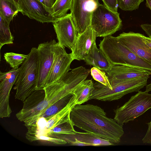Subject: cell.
<instances>
[{
	"label": "cell",
	"mask_w": 151,
	"mask_h": 151,
	"mask_svg": "<svg viewBox=\"0 0 151 151\" xmlns=\"http://www.w3.org/2000/svg\"><path fill=\"white\" fill-rule=\"evenodd\" d=\"M70 117L74 126L114 144L119 143L124 134L122 126L107 117L97 105L76 104L71 109Z\"/></svg>",
	"instance_id": "6da1fadb"
},
{
	"label": "cell",
	"mask_w": 151,
	"mask_h": 151,
	"mask_svg": "<svg viewBox=\"0 0 151 151\" xmlns=\"http://www.w3.org/2000/svg\"><path fill=\"white\" fill-rule=\"evenodd\" d=\"M84 80V78L80 73L71 70L58 81L45 86L43 89L45 93L44 99L19 120L24 122L26 127L35 123L48 108L61 98L72 93Z\"/></svg>",
	"instance_id": "7a4b0ae2"
},
{
	"label": "cell",
	"mask_w": 151,
	"mask_h": 151,
	"mask_svg": "<svg viewBox=\"0 0 151 151\" xmlns=\"http://www.w3.org/2000/svg\"><path fill=\"white\" fill-rule=\"evenodd\" d=\"M99 46L112 65L134 67L151 73V64L135 55L122 45L116 37H104Z\"/></svg>",
	"instance_id": "3957f363"
},
{
	"label": "cell",
	"mask_w": 151,
	"mask_h": 151,
	"mask_svg": "<svg viewBox=\"0 0 151 151\" xmlns=\"http://www.w3.org/2000/svg\"><path fill=\"white\" fill-rule=\"evenodd\" d=\"M38 77L37 51L32 47L19 68L14 89L15 98L23 101L36 90Z\"/></svg>",
	"instance_id": "277c9868"
},
{
	"label": "cell",
	"mask_w": 151,
	"mask_h": 151,
	"mask_svg": "<svg viewBox=\"0 0 151 151\" xmlns=\"http://www.w3.org/2000/svg\"><path fill=\"white\" fill-rule=\"evenodd\" d=\"M148 78H139L121 82L111 86V89L97 81L94 83V89L89 100L106 101L118 100L129 93L139 91L147 85Z\"/></svg>",
	"instance_id": "5b68a950"
},
{
	"label": "cell",
	"mask_w": 151,
	"mask_h": 151,
	"mask_svg": "<svg viewBox=\"0 0 151 151\" xmlns=\"http://www.w3.org/2000/svg\"><path fill=\"white\" fill-rule=\"evenodd\" d=\"M151 108V94L139 91L123 106L114 110V119L123 126L124 123L133 121Z\"/></svg>",
	"instance_id": "8992f818"
},
{
	"label": "cell",
	"mask_w": 151,
	"mask_h": 151,
	"mask_svg": "<svg viewBox=\"0 0 151 151\" xmlns=\"http://www.w3.org/2000/svg\"><path fill=\"white\" fill-rule=\"evenodd\" d=\"M91 24L97 37H103L111 36L122 26L119 14L101 4L92 13Z\"/></svg>",
	"instance_id": "52a82bcc"
},
{
	"label": "cell",
	"mask_w": 151,
	"mask_h": 151,
	"mask_svg": "<svg viewBox=\"0 0 151 151\" xmlns=\"http://www.w3.org/2000/svg\"><path fill=\"white\" fill-rule=\"evenodd\" d=\"M100 4L99 0H72L70 14L78 35L91 25L92 13Z\"/></svg>",
	"instance_id": "ba28073f"
},
{
	"label": "cell",
	"mask_w": 151,
	"mask_h": 151,
	"mask_svg": "<svg viewBox=\"0 0 151 151\" xmlns=\"http://www.w3.org/2000/svg\"><path fill=\"white\" fill-rule=\"evenodd\" d=\"M57 42L55 40L39 44L38 46V77L36 90L43 89L52 67Z\"/></svg>",
	"instance_id": "9c48e42d"
},
{
	"label": "cell",
	"mask_w": 151,
	"mask_h": 151,
	"mask_svg": "<svg viewBox=\"0 0 151 151\" xmlns=\"http://www.w3.org/2000/svg\"><path fill=\"white\" fill-rule=\"evenodd\" d=\"M52 23L58 43L71 50L76 42L78 33L70 13L56 19Z\"/></svg>",
	"instance_id": "30bf717a"
},
{
	"label": "cell",
	"mask_w": 151,
	"mask_h": 151,
	"mask_svg": "<svg viewBox=\"0 0 151 151\" xmlns=\"http://www.w3.org/2000/svg\"><path fill=\"white\" fill-rule=\"evenodd\" d=\"M74 60L71 53H67L65 47L57 42L55 46L54 61L46 79L45 86L58 81L68 72L71 70L70 65Z\"/></svg>",
	"instance_id": "8fae6325"
},
{
	"label": "cell",
	"mask_w": 151,
	"mask_h": 151,
	"mask_svg": "<svg viewBox=\"0 0 151 151\" xmlns=\"http://www.w3.org/2000/svg\"><path fill=\"white\" fill-rule=\"evenodd\" d=\"M143 34L123 32L116 37L120 42L135 55L151 64V48L144 42Z\"/></svg>",
	"instance_id": "7c38bea8"
},
{
	"label": "cell",
	"mask_w": 151,
	"mask_h": 151,
	"mask_svg": "<svg viewBox=\"0 0 151 151\" xmlns=\"http://www.w3.org/2000/svg\"><path fill=\"white\" fill-rule=\"evenodd\" d=\"M111 86L133 79L149 78L151 73L138 68L124 65H112L111 69L105 72Z\"/></svg>",
	"instance_id": "4fadbf2b"
},
{
	"label": "cell",
	"mask_w": 151,
	"mask_h": 151,
	"mask_svg": "<svg viewBox=\"0 0 151 151\" xmlns=\"http://www.w3.org/2000/svg\"><path fill=\"white\" fill-rule=\"evenodd\" d=\"M19 12L29 18L42 23H53L55 19L49 15L42 2L38 0H19Z\"/></svg>",
	"instance_id": "5bb4252c"
},
{
	"label": "cell",
	"mask_w": 151,
	"mask_h": 151,
	"mask_svg": "<svg viewBox=\"0 0 151 151\" xmlns=\"http://www.w3.org/2000/svg\"><path fill=\"white\" fill-rule=\"evenodd\" d=\"M97 34L91 24L77 37L74 46L71 50L74 60H84L93 45L96 44Z\"/></svg>",
	"instance_id": "9a60e30c"
},
{
	"label": "cell",
	"mask_w": 151,
	"mask_h": 151,
	"mask_svg": "<svg viewBox=\"0 0 151 151\" xmlns=\"http://www.w3.org/2000/svg\"><path fill=\"white\" fill-rule=\"evenodd\" d=\"M87 65L93 66L105 72L110 70L112 65L104 53L94 44L84 60Z\"/></svg>",
	"instance_id": "2e32d148"
},
{
	"label": "cell",
	"mask_w": 151,
	"mask_h": 151,
	"mask_svg": "<svg viewBox=\"0 0 151 151\" xmlns=\"http://www.w3.org/2000/svg\"><path fill=\"white\" fill-rule=\"evenodd\" d=\"M57 138L65 141L69 138H75L80 142L86 144L87 146H98L114 145L109 140L87 132H77L75 134L62 135L58 136Z\"/></svg>",
	"instance_id": "e0dca14e"
},
{
	"label": "cell",
	"mask_w": 151,
	"mask_h": 151,
	"mask_svg": "<svg viewBox=\"0 0 151 151\" xmlns=\"http://www.w3.org/2000/svg\"><path fill=\"white\" fill-rule=\"evenodd\" d=\"M14 84L8 81L0 82V117H9L12 111L9 104L10 93Z\"/></svg>",
	"instance_id": "ac0fdd59"
},
{
	"label": "cell",
	"mask_w": 151,
	"mask_h": 151,
	"mask_svg": "<svg viewBox=\"0 0 151 151\" xmlns=\"http://www.w3.org/2000/svg\"><path fill=\"white\" fill-rule=\"evenodd\" d=\"M94 89V84L91 80H85L81 83L72 93L76 104L81 105L89 100Z\"/></svg>",
	"instance_id": "d6986e66"
},
{
	"label": "cell",
	"mask_w": 151,
	"mask_h": 151,
	"mask_svg": "<svg viewBox=\"0 0 151 151\" xmlns=\"http://www.w3.org/2000/svg\"><path fill=\"white\" fill-rule=\"evenodd\" d=\"M45 93L44 89L36 90L23 101L22 109L16 114L19 120L26 114L35 108L44 99Z\"/></svg>",
	"instance_id": "ffe728a7"
},
{
	"label": "cell",
	"mask_w": 151,
	"mask_h": 151,
	"mask_svg": "<svg viewBox=\"0 0 151 151\" xmlns=\"http://www.w3.org/2000/svg\"><path fill=\"white\" fill-rule=\"evenodd\" d=\"M76 105L75 97L74 96L67 105L62 109L51 117L47 121L46 129L42 135L46 136L48 131L58 125L70 114L72 108Z\"/></svg>",
	"instance_id": "44dd1931"
},
{
	"label": "cell",
	"mask_w": 151,
	"mask_h": 151,
	"mask_svg": "<svg viewBox=\"0 0 151 151\" xmlns=\"http://www.w3.org/2000/svg\"><path fill=\"white\" fill-rule=\"evenodd\" d=\"M74 126L70 115L58 125L49 130L46 136L57 138L60 135L75 134L77 132L75 130Z\"/></svg>",
	"instance_id": "7402d4cb"
},
{
	"label": "cell",
	"mask_w": 151,
	"mask_h": 151,
	"mask_svg": "<svg viewBox=\"0 0 151 151\" xmlns=\"http://www.w3.org/2000/svg\"><path fill=\"white\" fill-rule=\"evenodd\" d=\"M19 12L18 4L13 0H0V14L11 22Z\"/></svg>",
	"instance_id": "603a6c76"
},
{
	"label": "cell",
	"mask_w": 151,
	"mask_h": 151,
	"mask_svg": "<svg viewBox=\"0 0 151 151\" xmlns=\"http://www.w3.org/2000/svg\"><path fill=\"white\" fill-rule=\"evenodd\" d=\"M72 1V0H56L49 15L55 19L65 16L71 9Z\"/></svg>",
	"instance_id": "cb8c5ba5"
},
{
	"label": "cell",
	"mask_w": 151,
	"mask_h": 151,
	"mask_svg": "<svg viewBox=\"0 0 151 151\" xmlns=\"http://www.w3.org/2000/svg\"><path fill=\"white\" fill-rule=\"evenodd\" d=\"M74 96L73 93H71L58 100L48 108L40 117H44L47 121L51 117L65 107Z\"/></svg>",
	"instance_id": "d4e9b609"
},
{
	"label": "cell",
	"mask_w": 151,
	"mask_h": 151,
	"mask_svg": "<svg viewBox=\"0 0 151 151\" xmlns=\"http://www.w3.org/2000/svg\"><path fill=\"white\" fill-rule=\"evenodd\" d=\"M0 49L5 45L13 43L14 37L11 32L10 22L6 20L0 14Z\"/></svg>",
	"instance_id": "484cf974"
},
{
	"label": "cell",
	"mask_w": 151,
	"mask_h": 151,
	"mask_svg": "<svg viewBox=\"0 0 151 151\" xmlns=\"http://www.w3.org/2000/svg\"><path fill=\"white\" fill-rule=\"evenodd\" d=\"M28 55L8 52L4 53V59L10 67L14 69L19 68L24 61L27 58Z\"/></svg>",
	"instance_id": "4316f807"
},
{
	"label": "cell",
	"mask_w": 151,
	"mask_h": 151,
	"mask_svg": "<svg viewBox=\"0 0 151 151\" xmlns=\"http://www.w3.org/2000/svg\"><path fill=\"white\" fill-rule=\"evenodd\" d=\"M90 72L91 76L94 80L110 89H112L108 77L104 71L93 67L91 69Z\"/></svg>",
	"instance_id": "83f0119b"
},
{
	"label": "cell",
	"mask_w": 151,
	"mask_h": 151,
	"mask_svg": "<svg viewBox=\"0 0 151 151\" xmlns=\"http://www.w3.org/2000/svg\"><path fill=\"white\" fill-rule=\"evenodd\" d=\"M144 0H117L118 7L124 11H132L138 9Z\"/></svg>",
	"instance_id": "f1b7e54d"
},
{
	"label": "cell",
	"mask_w": 151,
	"mask_h": 151,
	"mask_svg": "<svg viewBox=\"0 0 151 151\" xmlns=\"http://www.w3.org/2000/svg\"><path fill=\"white\" fill-rule=\"evenodd\" d=\"M39 140L48 141L57 145H65L67 143L63 139L44 135L37 137L34 139L33 142Z\"/></svg>",
	"instance_id": "f546056e"
},
{
	"label": "cell",
	"mask_w": 151,
	"mask_h": 151,
	"mask_svg": "<svg viewBox=\"0 0 151 151\" xmlns=\"http://www.w3.org/2000/svg\"><path fill=\"white\" fill-rule=\"evenodd\" d=\"M104 5L106 7L112 11L117 12L118 5L117 0H101Z\"/></svg>",
	"instance_id": "4dcf8cb0"
},
{
	"label": "cell",
	"mask_w": 151,
	"mask_h": 151,
	"mask_svg": "<svg viewBox=\"0 0 151 151\" xmlns=\"http://www.w3.org/2000/svg\"><path fill=\"white\" fill-rule=\"evenodd\" d=\"M56 0H42V2L46 11L49 14L50 13L52 8Z\"/></svg>",
	"instance_id": "1f68e13d"
},
{
	"label": "cell",
	"mask_w": 151,
	"mask_h": 151,
	"mask_svg": "<svg viewBox=\"0 0 151 151\" xmlns=\"http://www.w3.org/2000/svg\"><path fill=\"white\" fill-rule=\"evenodd\" d=\"M147 124L148 126V129L142 141L143 143L151 144V121Z\"/></svg>",
	"instance_id": "d6a6232c"
},
{
	"label": "cell",
	"mask_w": 151,
	"mask_h": 151,
	"mask_svg": "<svg viewBox=\"0 0 151 151\" xmlns=\"http://www.w3.org/2000/svg\"><path fill=\"white\" fill-rule=\"evenodd\" d=\"M141 27L147 35L151 37V24H142L141 25Z\"/></svg>",
	"instance_id": "836d02e7"
},
{
	"label": "cell",
	"mask_w": 151,
	"mask_h": 151,
	"mask_svg": "<svg viewBox=\"0 0 151 151\" xmlns=\"http://www.w3.org/2000/svg\"><path fill=\"white\" fill-rule=\"evenodd\" d=\"M142 39L145 44L151 48V37H147L143 35Z\"/></svg>",
	"instance_id": "e575fe53"
},
{
	"label": "cell",
	"mask_w": 151,
	"mask_h": 151,
	"mask_svg": "<svg viewBox=\"0 0 151 151\" xmlns=\"http://www.w3.org/2000/svg\"><path fill=\"white\" fill-rule=\"evenodd\" d=\"M151 91V83L147 85L146 87V89L145 92L148 93Z\"/></svg>",
	"instance_id": "d590c367"
},
{
	"label": "cell",
	"mask_w": 151,
	"mask_h": 151,
	"mask_svg": "<svg viewBox=\"0 0 151 151\" xmlns=\"http://www.w3.org/2000/svg\"><path fill=\"white\" fill-rule=\"evenodd\" d=\"M146 6L151 10V0H146Z\"/></svg>",
	"instance_id": "8d00e7d4"
},
{
	"label": "cell",
	"mask_w": 151,
	"mask_h": 151,
	"mask_svg": "<svg viewBox=\"0 0 151 151\" xmlns=\"http://www.w3.org/2000/svg\"><path fill=\"white\" fill-rule=\"evenodd\" d=\"M16 3L18 4V2L19 1V0H13Z\"/></svg>",
	"instance_id": "74e56055"
},
{
	"label": "cell",
	"mask_w": 151,
	"mask_h": 151,
	"mask_svg": "<svg viewBox=\"0 0 151 151\" xmlns=\"http://www.w3.org/2000/svg\"><path fill=\"white\" fill-rule=\"evenodd\" d=\"M38 0L40 1H41V0Z\"/></svg>",
	"instance_id": "f35d334b"
}]
</instances>
